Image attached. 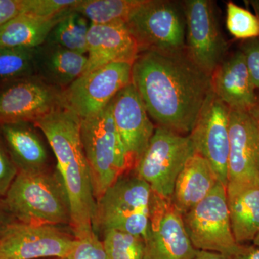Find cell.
<instances>
[{"instance_id":"cell-1","label":"cell","mask_w":259,"mask_h":259,"mask_svg":"<svg viewBox=\"0 0 259 259\" xmlns=\"http://www.w3.org/2000/svg\"><path fill=\"white\" fill-rule=\"evenodd\" d=\"M131 76L148 115L158 126L188 136L212 92L211 75L184 50L139 53Z\"/></svg>"},{"instance_id":"cell-2","label":"cell","mask_w":259,"mask_h":259,"mask_svg":"<svg viewBox=\"0 0 259 259\" xmlns=\"http://www.w3.org/2000/svg\"><path fill=\"white\" fill-rule=\"evenodd\" d=\"M32 124L45 136L55 155L56 169L69 196L74 237L91 231L96 201L81 142V118L64 105Z\"/></svg>"},{"instance_id":"cell-3","label":"cell","mask_w":259,"mask_h":259,"mask_svg":"<svg viewBox=\"0 0 259 259\" xmlns=\"http://www.w3.org/2000/svg\"><path fill=\"white\" fill-rule=\"evenodd\" d=\"M4 200L18 222L38 226L71 224L69 196L57 169L18 171Z\"/></svg>"},{"instance_id":"cell-4","label":"cell","mask_w":259,"mask_h":259,"mask_svg":"<svg viewBox=\"0 0 259 259\" xmlns=\"http://www.w3.org/2000/svg\"><path fill=\"white\" fill-rule=\"evenodd\" d=\"M152 190L134 172L120 177L96 200L95 233L114 229L144 238L147 233Z\"/></svg>"},{"instance_id":"cell-5","label":"cell","mask_w":259,"mask_h":259,"mask_svg":"<svg viewBox=\"0 0 259 259\" xmlns=\"http://www.w3.org/2000/svg\"><path fill=\"white\" fill-rule=\"evenodd\" d=\"M81 139L95 201L127 174L125 154L110 103L97 115L81 119Z\"/></svg>"},{"instance_id":"cell-6","label":"cell","mask_w":259,"mask_h":259,"mask_svg":"<svg viewBox=\"0 0 259 259\" xmlns=\"http://www.w3.org/2000/svg\"><path fill=\"white\" fill-rule=\"evenodd\" d=\"M139 53L185 50L186 25L182 4L167 0H145L125 24Z\"/></svg>"},{"instance_id":"cell-7","label":"cell","mask_w":259,"mask_h":259,"mask_svg":"<svg viewBox=\"0 0 259 259\" xmlns=\"http://www.w3.org/2000/svg\"><path fill=\"white\" fill-rule=\"evenodd\" d=\"M195 153L189 136L157 127L134 171L163 198L171 199L177 177Z\"/></svg>"},{"instance_id":"cell-8","label":"cell","mask_w":259,"mask_h":259,"mask_svg":"<svg viewBox=\"0 0 259 259\" xmlns=\"http://www.w3.org/2000/svg\"><path fill=\"white\" fill-rule=\"evenodd\" d=\"M185 229L197 250L218 252L230 259L241 250L232 231L226 187L221 182L199 203L182 215Z\"/></svg>"},{"instance_id":"cell-9","label":"cell","mask_w":259,"mask_h":259,"mask_svg":"<svg viewBox=\"0 0 259 259\" xmlns=\"http://www.w3.org/2000/svg\"><path fill=\"white\" fill-rule=\"evenodd\" d=\"M132 62L118 61L84 73L63 90L64 106L84 119L100 113L131 83Z\"/></svg>"},{"instance_id":"cell-10","label":"cell","mask_w":259,"mask_h":259,"mask_svg":"<svg viewBox=\"0 0 259 259\" xmlns=\"http://www.w3.org/2000/svg\"><path fill=\"white\" fill-rule=\"evenodd\" d=\"M182 7L185 19L186 52L194 64L211 75L225 60L228 51L214 2L185 0Z\"/></svg>"},{"instance_id":"cell-11","label":"cell","mask_w":259,"mask_h":259,"mask_svg":"<svg viewBox=\"0 0 259 259\" xmlns=\"http://www.w3.org/2000/svg\"><path fill=\"white\" fill-rule=\"evenodd\" d=\"M64 105L63 90L36 75L0 83V125L33 123Z\"/></svg>"},{"instance_id":"cell-12","label":"cell","mask_w":259,"mask_h":259,"mask_svg":"<svg viewBox=\"0 0 259 259\" xmlns=\"http://www.w3.org/2000/svg\"><path fill=\"white\" fill-rule=\"evenodd\" d=\"M143 259H193L197 249L191 242L183 217L172 204L152 192Z\"/></svg>"},{"instance_id":"cell-13","label":"cell","mask_w":259,"mask_h":259,"mask_svg":"<svg viewBox=\"0 0 259 259\" xmlns=\"http://www.w3.org/2000/svg\"><path fill=\"white\" fill-rule=\"evenodd\" d=\"M75 243L57 226L16 221L0 236V259L66 258Z\"/></svg>"},{"instance_id":"cell-14","label":"cell","mask_w":259,"mask_h":259,"mask_svg":"<svg viewBox=\"0 0 259 259\" xmlns=\"http://www.w3.org/2000/svg\"><path fill=\"white\" fill-rule=\"evenodd\" d=\"M230 108L212 90L188 135L196 153L210 163L220 182L228 184Z\"/></svg>"},{"instance_id":"cell-15","label":"cell","mask_w":259,"mask_h":259,"mask_svg":"<svg viewBox=\"0 0 259 259\" xmlns=\"http://www.w3.org/2000/svg\"><path fill=\"white\" fill-rule=\"evenodd\" d=\"M110 105L115 127L123 148L127 174H129L137 166L156 127L132 82L117 94Z\"/></svg>"},{"instance_id":"cell-16","label":"cell","mask_w":259,"mask_h":259,"mask_svg":"<svg viewBox=\"0 0 259 259\" xmlns=\"http://www.w3.org/2000/svg\"><path fill=\"white\" fill-rule=\"evenodd\" d=\"M229 139L228 182L259 177V129L249 112L230 109Z\"/></svg>"},{"instance_id":"cell-17","label":"cell","mask_w":259,"mask_h":259,"mask_svg":"<svg viewBox=\"0 0 259 259\" xmlns=\"http://www.w3.org/2000/svg\"><path fill=\"white\" fill-rule=\"evenodd\" d=\"M212 90L231 110L249 112L256 103L258 95L251 79L243 53H233L211 74Z\"/></svg>"},{"instance_id":"cell-18","label":"cell","mask_w":259,"mask_h":259,"mask_svg":"<svg viewBox=\"0 0 259 259\" xmlns=\"http://www.w3.org/2000/svg\"><path fill=\"white\" fill-rule=\"evenodd\" d=\"M139 54L137 42L125 24H91L88 35V66L84 73L118 61L134 63Z\"/></svg>"},{"instance_id":"cell-19","label":"cell","mask_w":259,"mask_h":259,"mask_svg":"<svg viewBox=\"0 0 259 259\" xmlns=\"http://www.w3.org/2000/svg\"><path fill=\"white\" fill-rule=\"evenodd\" d=\"M226 197L237 243L253 241L259 231V177L228 182Z\"/></svg>"},{"instance_id":"cell-20","label":"cell","mask_w":259,"mask_h":259,"mask_svg":"<svg viewBox=\"0 0 259 259\" xmlns=\"http://www.w3.org/2000/svg\"><path fill=\"white\" fill-rule=\"evenodd\" d=\"M88 56L44 42L35 49V75L65 90L85 72Z\"/></svg>"},{"instance_id":"cell-21","label":"cell","mask_w":259,"mask_h":259,"mask_svg":"<svg viewBox=\"0 0 259 259\" xmlns=\"http://www.w3.org/2000/svg\"><path fill=\"white\" fill-rule=\"evenodd\" d=\"M34 127L31 122H26L0 125V134L18 171L47 169V150Z\"/></svg>"},{"instance_id":"cell-22","label":"cell","mask_w":259,"mask_h":259,"mask_svg":"<svg viewBox=\"0 0 259 259\" xmlns=\"http://www.w3.org/2000/svg\"><path fill=\"white\" fill-rule=\"evenodd\" d=\"M218 182L210 163L198 153L189 158L177 177L171 201L183 215L205 198Z\"/></svg>"},{"instance_id":"cell-23","label":"cell","mask_w":259,"mask_h":259,"mask_svg":"<svg viewBox=\"0 0 259 259\" xmlns=\"http://www.w3.org/2000/svg\"><path fill=\"white\" fill-rule=\"evenodd\" d=\"M68 11L51 18L29 13L17 15L0 27V47L26 49L40 47Z\"/></svg>"},{"instance_id":"cell-24","label":"cell","mask_w":259,"mask_h":259,"mask_svg":"<svg viewBox=\"0 0 259 259\" xmlns=\"http://www.w3.org/2000/svg\"><path fill=\"white\" fill-rule=\"evenodd\" d=\"M145 0H79L73 10L95 25L126 24Z\"/></svg>"},{"instance_id":"cell-25","label":"cell","mask_w":259,"mask_h":259,"mask_svg":"<svg viewBox=\"0 0 259 259\" xmlns=\"http://www.w3.org/2000/svg\"><path fill=\"white\" fill-rule=\"evenodd\" d=\"M90 22L74 10H70L51 30L45 42L87 55Z\"/></svg>"},{"instance_id":"cell-26","label":"cell","mask_w":259,"mask_h":259,"mask_svg":"<svg viewBox=\"0 0 259 259\" xmlns=\"http://www.w3.org/2000/svg\"><path fill=\"white\" fill-rule=\"evenodd\" d=\"M35 49L0 47V83L35 76Z\"/></svg>"},{"instance_id":"cell-27","label":"cell","mask_w":259,"mask_h":259,"mask_svg":"<svg viewBox=\"0 0 259 259\" xmlns=\"http://www.w3.org/2000/svg\"><path fill=\"white\" fill-rule=\"evenodd\" d=\"M102 240L108 259H143L144 240L119 230H107L103 232Z\"/></svg>"},{"instance_id":"cell-28","label":"cell","mask_w":259,"mask_h":259,"mask_svg":"<svg viewBox=\"0 0 259 259\" xmlns=\"http://www.w3.org/2000/svg\"><path fill=\"white\" fill-rule=\"evenodd\" d=\"M226 27L236 39L245 40L259 37L258 17L233 2L227 3Z\"/></svg>"},{"instance_id":"cell-29","label":"cell","mask_w":259,"mask_h":259,"mask_svg":"<svg viewBox=\"0 0 259 259\" xmlns=\"http://www.w3.org/2000/svg\"><path fill=\"white\" fill-rule=\"evenodd\" d=\"M75 238L74 246L66 259H108L102 241L93 229Z\"/></svg>"},{"instance_id":"cell-30","label":"cell","mask_w":259,"mask_h":259,"mask_svg":"<svg viewBox=\"0 0 259 259\" xmlns=\"http://www.w3.org/2000/svg\"><path fill=\"white\" fill-rule=\"evenodd\" d=\"M79 0H26L25 13L51 18L72 10Z\"/></svg>"},{"instance_id":"cell-31","label":"cell","mask_w":259,"mask_h":259,"mask_svg":"<svg viewBox=\"0 0 259 259\" xmlns=\"http://www.w3.org/2000/svg\"><path fill=\"white\" fill-rule=\"evenodd\" d=\"M239 50L244 56L250 79L259 95V37L242 40Z\"/></svg>"},{"instance_id":"cell-32","label":"cell","mask_w":259,"mask_h":259,"mask_svg":"<svg viewBox=\"0 0 259 259\" xmlns=\"http://www.w3.org/2000/svg\"><path fill=\"white\" fill-rule=\"evenodd\" d=\"M18 174L4 142L0 141V198H4Z\"/></svg>"},{"instance_id":"cell-33","label":"cell","mask_w":259,"mask_h":259,"mask_svg":"<svg viewBox=\"0 0 259 259\" xmlns=\"http://www.w3.org/2000/svg\"><path fill=\"white\" fill-rule=\"evenodd\" d=\"M26 0H0V27L10 19L25 13Z\"/></svg>"},{"instance_id":"cell-34","label":"cell","mask_w":259,"mask_h":259,"mask_svg":"<svg viewBox=\"0 0 259 259\" xmlns=\"http://www.w3.org/2000/svg\"><path fill=\"white\" fill-rule=\"evenodd\" d=\"M16 221L7 207L4 198H0V236L10 225Z\"/></svg>"},{"instance_id":"cell-35","label":"cell","mask_w":259,"mask_h":259,"mask_svg":"<svg viewBox=\"0 0 259 259\" xmlns=\"http://www.w3.org/2000/svg\"><path fill=\"white\" fill-rule=\"evenodd\" d=\"M230 259H259V247L242 245L240 251Z\"/></svg>"},{"instance_id":"cell-36","label":"cell","mask_w":259,"mask_h":259,"mask_svg":"<svg viewBox=\"0 0 259 259\" xmlns=\"http://www.w3.org/2000/svg\"><path fill=\"white\" fill-rule=\"evenodd\" d=\"M193 259H228L226 255L218 252L197 250Z\"/></svg>"},{"instance_id":"cell-37","label":"cell","mask_w":259,"mask_h":259,"mask_svg":"<svg viewBox=\"0 0 259 259\" xmlns=\"http://www.w3.org/2000/svg\"><path fill=\"white\" fill-rule=\"evenodd\" d=\"M248 112H249L251 117H253L259 129V95H258V100H257L254 107Z\"/></svg>"},{"instance_id":"cell-38","label":"cell","mask_w":259,"mask_h":259,"mask_svg":"<svg viewBox=\"0 0 259 259\" xmlns=\"http://www.w3.org/2000/svg\"><path fill=\"white\" fill-rule=\"evenodd\" d=\"M245 2L248 3V4L253 8L255 11V15L259 19V0H249V1Z\"/></svg>"},{"instance_id":"cell-39","label":"cell","mask_w":259,"mask_h":259,"mask_svg":"<svg viewBox=\"0 0 259 259\" xmlns=\"http://www.w3.org/2000/svg\"><path fill=\"white\" fill-rule=\"evenodd\" d=\"M253 245H255V246L259 247V231L258 233H257L256 236L253 240Z\"/></svg>"},{"instance_id":"cell-40","label":"cell","mask_w":259,"mask_h":259,"mask_svg":"<svg viewBox=\"0 0 259 259\" xmlns=\"http://www.w3.org/2000/svg\"><path fill=\"white\" fill-rule=\"evenodd\" d=\"M54 259H66V258H54Z\"/></svg>"}]
</instances>
